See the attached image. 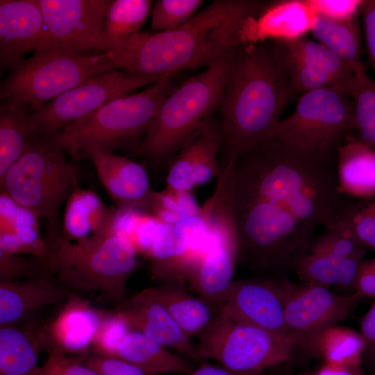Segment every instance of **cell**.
<instances>
[{
	"label": "cell",
	"mask_w": 375,
	"mask_h": 375,
	"mask_svg": "<svg viewBox=\"0 0 375 375\" xmlns=\"http://www.w3.org/2000/svg\"><path fill=\"white\" fill-rule=\"evenodd\" d=\"M260 374L241 373L222 365H213L208 362H202L197 367H194L188 375H264Z\"/></svg>",
	"instance_id": "f907efd6"
},
{
	"label": "cell",
	"mask_w": 375,
	"mask_h": 375,
	"mask_svg": "<svg viewBox=\"0 0 375 375\" xmlns=\"http://www.w3.org/2000/svg\"><path fill=\"white\" fill-rule=\"evenodd\" d=\"M275 42L287 67L293 94L328 88L352 94L355 68L326 46L306 35Z\"/></svg>",
	"instance_id": "9a60e30c"
},
{
	"label": "cell",
	"mask_w": 375,
	"mask_h": 375,
	"mask_svg": "<svg viewBox=\"0 0 375 375\" xmlns=\"http://www.w3.org/2000/svg\"><path fill=\"white\" fill-rule=\"evenodd\" d=\"M300 375H307V374H300Z\"/></svg>",
	"instance_id": "f5cc1de1"
},
{
	"label": "cell",
	"mask_w": 375,
	"mask_h": 375,
	"mask_svg": "<svg viewBox=\"0 0 375 375\" xmlns=\"http://www.w3.org/2000/svg\"><path fill=\"white\" fill-rule=\"evenodd\" d=\"M293 92L274 40L242 43L229 56L219 114V172L244 151L274 138Z\"/></svg>",
	"instance_id": "7a4b0ae2"
},
{
	"label": "cell",
	"mask_w": 375,
	"mask_h": 375,
	"mask_svg": "<svg viewBox=\"0 0 375 375\" xmlns=\"http://www.w3.org/2000/svg\"><path fill=\"white\" fill-rule=\"evenodd\" d=\"M54 48L38 0L0 1V66L12 70L29 51Z\"/></svg>",
	"instance_id": "ac0fdd59"
},
{
	"label": "cell",
	"mask_w": 375,
	"mask_h": 375,
	"mask_svg": "<svg viewBox=\"0 0 375 375\" xmlns=\"http://www.w3.org/2000/svg\"><path fill=\"white\" fill-rule=\"evenodd\" d=\"M46 351L44 324L36 321L0 326V375H35Z\"/></svg>",
	"instance_id": "4316f807"
},
{
	"label": "cell",
	"mask_w": 375,
	"mask_h": 375,
	"mask_svg": "<svg viewBox=\"0 0 375 375\" xmlns=\"http://www.w3.org/2000/svg\"><path fill=\"white\" fill-rule=\"evenodd\" d=\"M117 212L95 192L78 188L66 201L61 235L76 242L103 237L113 232Z\"/></svg>",
	"instance_id": "cb8c5ba5"
},
{
	"label": "cell",
	"mask_w": 375,
	"mask_h": 375,
	"mask_svg": "<svg viewBox=\"0 0 375 375\" xmlns=\"http://www.w3.org/2000/svg\"><path fill=\"white\" fill-rule=\"evenodd\" d=\"M152 275L162 280L188 281L202 258L178 232L174 224L159 220L146 256Z\"/></svg>",
	"instance_id": "d4e9b609"
},
{
	"label": "cell",
	"mask_w": 375,
	"mask_h": 375,
	"mask_svg": "<svg viewBox=\"0 0 375 375\" xmlns=\"http://www.w3.org/2000/svg\"><path fill=\"white\" fill-rule=\"evenodd\" d=\"M365 346L360 333L335 325L322 331L308 351L320 356L325 362L357 367H362Z\"/></svg>",
	"instance_id": "e575fe53"
},
{
	"label": "cell",
	"mask_w": 375,
	"mask_h": 375,
	"mask_svg": "<svg viewBox=\"0 0 375 375\" xmlns=\"http://www.w3.org/2000/svg\"><path fill=\"white\" fill-rule=\"evenodd\" d=\"M57 315L44 324L46 351L54 349L75 355L90 352L95 335L111 310L92 306L70 291Z\"/></svg>",
	"instance_id": "ffe728a7"
},
{
	"label": "cell",
	"mask_w": 375,
	"mask_h": 375,
	"mask_svg": "<svg viewBox=\"0 0 375 375\" xmlns=\"http://www.w3.org/2000/svg\"><path fill=\"white\" fill-rule=\"evenodd\" d=\"M351 96L355 103L356 137L375 149V81L367 75L363 64L356 68Z\"/></svg>",
	"instance_id": "d590c367"
},
{
	"label": "cell",
	"mask_w": 375,
	"mask_h": 375,
	"mask_svg": "<svg viewBox=\"0 0 375 375\" xmlns=\"http://www.w3.org/2000/svg\"><path fill=\"white\" fill-rule=\"evenodd\" d=\"M206 219L210 245L188 281L201 298L217 309L218 302L233 281L238 265L237 233L233 210L228 203L212 206Z\"/></svg>",
	"instance_id": "4fadbf2b"
},
{
	"label": "cell",
	"mask_w": 375,
	"mask_h": 375,
	"mask_svg": "<svg viewBox=\"0 0 375 375\" xmlns=\"http://www.w3.org/2000/svg\"><path fill=\"white\" fill-rule=\"evenodd\" d=\"M353 292L361 297H367L375 299V256L360 262Z\"/></svg>",
	"instance_id": "681fc988"
},
{
	"label": "cell",
	"mask_w": 375,
	"mask_h": 375,
	"mask_svg": "<svg viewBox=\"0 0 375 375\" xmlns=\"http://www.w3.org/2000/svg\"><path fill=\"white\" fill-rule=\"evenodd\" d=\"M316 15L307 0L265 3L258 15L244 22L240 33L242 44L298 38L310 31Z\"/></svg>",
	"instance_id": "7402d4cb"
},
{
	"label": "cell",
	"mask_w": 375,
	"mask_h": 375,
	"mask_svg": "<svg viewBox=\"0 0 375 375\" xmlns=\"http://www.w3.org/2000/svg\"><path fill=\"white\" fill-rule=\"evenodd\" d=\"M131 330L126 319L119 312L111 310L101 324L90 351L116 356L119 344Z\"/></svg>",
	"instance_id": "7bdbcfd3"
},
{
	"label": "cell",
	"mask_w": 375,
	"mask_h": 375,
	"mask_svg": "<svg viewBox=\"0 0 375 375\" xmlns=\"http://www.w3.org/2000/svg\"><path fill=\"white\" fill-rule=\"evenodd\" d=\"M202 359L246 374H260L289 361L296 345L290 338L240 322L218 311L198 336Z\"/></svg>",
	"instance_id": "9c48e42d"
},
{
	"label": "cell",
	"mask_w": 375,
	"mask_h": 375,
	"mask_svg": "<svg viewBox=\"0 0 375 375\" xmlns=\"http://www.w3.org/2000/svg\"><path fill=\"white\" fill-rule=\"evenodd\" d=\"M264 375H267V374H266L265 373Z\"/></svg>",
	"instance_id": "db71d44e"
},
{
	"label": "cell",
	"mask_w": 375,
	"mask_h": 375,
	"mask_svg": "<svg viewBox=\"0 0 375 375\" xmlns=\"http://www.w3.org/2000/svg\"><path fill=\"white\" fill-rule=\"evenodd\" d=\"M116 356L138 366L151 375H188L194 368L190 359L133 329L119 344Z\"/></svg>",
	"instance_id": "f546056e"
},
{
	"label": "cell",
	"mask_w": 375,
	"mask_h": 375,
	"mask_svg": "<svg viewBox=\"0 0 375 375\" xmlns=\"http://www.w3.org/2000/svg\"><path fill=\"white\" fill-rule=\"evenodd\" d=\"M92 161L103 188L119 210L140 209L155 216L159 192L153 190L140 163L124 156L90 149L80 159Z\"/></svg>",
	"instance_id": "e0dca14e"
},
{
	"label": "cell",
	"mask_w": 375,
	"mask_h": 375,
	"mask_svg": "<svg viewBox=\"0 0 375 375\" xmlns=\"http://www.w3.org/2000/svg\"><path fill=\"white\" fill-rule=\"evenodd\" d=\"M31 110L28 104L17 101L0 103V179L26 149L30 139L27 122Z\"/></svg>",
	"instance_id": "d6a6232c"
},
{
	"label": "cell",
	"mask_w": 375,
	"mask_h": 375,
	"mask_svg": "<svg viewBox=\"0 0 375 375\" xmlns=\"http://www.w3.org/2000/svg\"><path fill=\"white\" fill-rule=\"evenodd\" d=\"M360 11L367 53L375 72V0L364 1Z\"/></svg>",
	"instance_id": "c3c4849f"
},
{
	"label": "cell",
	"mask_w": 375,
	"mask_h": 375,
	"mask_svg": "<svg viewBox=\"0 0 375 375\" xmlns=\"http://www.w3.org/2000/svg\"><path fill=\"white\" fill-rule=\"evenodd\" d=\"M367 250L356 238L348 224L342 220L333 228H326L320 236L313 238L308 252L362 260Z\"/></svg>",
	"instance_id": "74e56055"
},
{
	"label": "cell",
	"mask_w": 375,
	"mask_h": 375,
	"mask_svg": "<svg viewBox=\"0 0 375 375\" xmlns=\"http://www.w3.org/2000/svg\"><path fill=\"white\" fill-rule=\"evenodd\" d=\"M203 4V0H157L151 12V28L156 32L175 29L196 15Z\"/></svg>",
	"instance_id": "ab89813d"
},
{
	"label": "cell",
	"mask_w": 375,
	"mask_h": 375,
	"mask_svg": "<svg viewBox=\"0 0 375 375\" xmlns=\"http://www.w3.org/2000/svg\"><path fill=\"white\" fill-rule=\"evenodd\" d=\"M163 79V78H162ZM162 79L112 69L72 88L31 114L30 138L50 137L119 97Z\"/></svg>",
	"instance_id": "8fae6325"
},
{
	"label": "cell",
	"mask_w": 375,
	"mask_h": 375,
	"mask_svg": "<svg viewBox=\"0 0 375 375\" xmlns=\"http://www.w3.org/2000/svg\"><path fill=\"white\" fill-rule=\"evenodd\" d=\"M280 283L288 333L296 345L307 351L322 331L344 319L361 298L356 292L338 294L323 286L297 284L286 275Z\"/></svg>",
	"instance_id": "7c38bea8"
},
{
	"label": "cell",
	"mask_w": 375,
	"mask_h": 375,
	"mask_svg": "<svg viewBox=\"0 0 375 375\" xmlns=\"http://www.w3.org/2000/svg\"><path fill=\"white\" fill-rule=\"evenodd\" d=\"M115 310L126 319L133 330L190 360H201L198 344L192 340L146 288L118 305Z\"/></svg>",
	"instance_id": "44dd1931"
},
{
	"label": "cell",
	"mask_w": 375,
	"mask_h": 375,
	"mask_svg": "<svg viewBox=\"0 0 375 375\" xmlns=\"http://www.w3.org/2000/svg\"><path fill=\"white\" fill-rule=\"evenodd\" d=\"M49 263L59 283L69 291L98 292L119 305L126 284L140 265L138 253L126 238L111 233L76 242L62 235L48 243Z\"/></svg>",
	"instance_id": "8992f818"
},
{
	"label": "cell",
	"mask_w": 375,
	"mask_h": 375,
	"mask_svg": "<svg viewBox=\"0 0 375 375\" xmlns=\"http://www.w3.org/2000/svg\"><path fill=\"white\" fill-rule=\"evenodd\" d=\"M310 31L317 42L349 62L355 69L363 64L360 28L356 18L341 21L317 14Z\"/></svg>",
	"instance_id": "836d02e7"
},
{
	"label": "cell",
	"mask_w": 375,
	"mask_h": 375,
	"mask_svg": "<svg viewBox=\"0 0 375 375\" xmlns=\"http://www.w3.org/2000/svg\"><path fill=\"white\" fill-rule=\"evenodd\" d=\"M69 292L52 280L0 281V326L31 321L43 307L62 305Z\"/></svg>",
	"instance_id": "603a6c76"
},
{
	"label": "cell",
	"mask_w": 375,
	"mask_h": 375,
	"mask_svg": "<svg viewBox=\"0 0 375 375\" xmlns=\"http://www.w3.org/2000/svg\"><path fill=\"white\" fill-rule=\"evenodd\" d=\"M176 88L171 77H166L140 92L113 99L46 138L75 160L90 149L106 153L126 150L134 156L162 103Z\"/></svg>",
	"instance_id": "5b68a950"
},
{
	"label": "cell",
	"mask_w": 375,
	"mask_h": 375,
	"mask_svg": "<svg viewBox=\"0 0 375 375\" xmlns=\"http://www.w3.org/2000/svg\"><path fill=\"white\" fill-rule=\"evenodd\" d=\"M43 279L56 281L49 261L38 256H24L0 250V281Z\"/></svg>",
	"instance_id": "f35d334b"
},
{
	"label": "cell",
	"mask_w": 375,
	"mask_h": 375,
	"mask_svg": "<svg viewBox=\"0 0 375 375\" xmlns=\"http://www.w3.org/2000/svg\"><path fill=\"white\" fill-rule=\"evenodd\" d=\"M39 218L5 192L0 194V250L48 261L49 247L42 237Z\"/></svg>",
	"instance_id": "484cf974"
},
{
	"label": "cell",
	"mask_w": 375,
	"mask_h": 375,
	"mask_svg": "<svg viewBox=\"0 0 375 375\" xmlns=\"http://www.w3.org/2000/svg\"><path fill=\"white\" fill-rule=\"evenodd\" d=\"M83 362L94 369L98 375H151L116 356L90 351L86 354Z\"/></svg>",
	"instance_id": "f6af8a7d"
},
{
	"label": "cell",
	"mask_w": 375,
	"mask_h": 375,
	"mask_svg": "<svg viewBox=\"0 0 375 375\" xmlns=\"http://www.w3.org/2000/svg\"><path fill=\"white\" fill-rule=\"evenodd\" d=\"M153 4L151 0H112L104 22L103 51H112L140 32Z\"/></svg>",
	"instance_id": "1f68e13d"
},
{
	"label": "cell",
	"mask_w": 375,
	"mask_h": 375,
	"mask_svg": "<svg viewBox=\"0 0 375 375\" xmlns=\"http://www.w3.org/2000/svg\"><path fill=\"white\" fill-rule=\"evenodd\" d=\"M1 192L47 223V243L62 233L60 210L78 188L75 165L44 137L30 138L24 151L0 179Z\"/></svg>",
	"instance_id": "52a82bcc"
},
{
	"label": "cell",
	"mask_w": 375,
	"mask_h": 375,
	"mask_svg": "<svg viewBox=\"0 0 375 375\" xmlns=\"http://www.w3.org/2000/svg\"><path fill=\"white\" fill-rule=\"evenodd\" d=\"M45 363L35 375H98L83 360L86 354L67 356L58 350H50Z\"/></svg>",
	"instance_id": "ee69618b"
},
{
	"label": "cell",
	"mask_w": 375,
	"mask_h": 375,
	"mask_svg": "<svg viewBox=\"0 0 375 375\" xmlns=\"http://www.w3.org/2000/svg\"><path fill=\"white\" fill-rule=\"evenodd\" d=\"M54 48L79 55L103 51L102 33L112 0H38Z\"/></svg>",
	"instance_id": "5bb4252c"
},
{
	"label": "cell",
	"mask_w": 375,
	"mask_h": 375,
	"mask_svg": "<svg viewBox=\"0 0 375 375\" xmlns=\"http://www.w3.org/2000/svg\"><path fill=\"white\" fill-rule=\"evenodd\" d=\"M362 260L308 252L299 259L293 272L302 283L327 288L335 285L353 290L359 266Z\"/></svg>",
	"instance_id": "4dcf8cb0"
},
{
	"label": "cell",
	"mask_w": 375,
	"mask_h": 375,
	"mask_svg": "<svg viewBox=\"0 0 375 375\" xmlns=\"http://www.w3.org/2000/svg\"><path fill=\"white\" fill-rule=\"evenodd\" d=\"M316 14L347 21L356 18L364 1L360 0H307Z\"/></svg>",
	"instance_id": "bcb514c9"
},
{
	"label": "cell",
	"mask_w": 375,
	"mask_h": 375,
	"mask_svg": "<svg viewBox=\"0 0 375 375\" xmlns=\"http://www.w3.org/2000/svg\"><path fill=\"white\" fill-rule=\"evenodd\" d=\"M191 192L167 189L159 192V203L155 216L161 222L176 224L201 213Z\"/></svg>",
	"instance_id": "60d3db41"
},
{
	"label": "cell",
	"mask_w": 375,
	"mask_h": 375,
	"mask_svg": "<svg viewBox=\"0 0 375 375\" xmlns=\"http://www.w3.org/2000/svg\"><path fill=\"white\" fill-rule=\"evenodd\" d=\"M342 220L348 224L362 244L375 251V198L351 201Z\"/></svg>",
	"instance_id": "b9f144b4"
},
{
	"label": "cell",
	"mask_w": 375,
	"mask_h": 375,
	"mask_svg": "<svg viewBox=\"0 0 375 375\" xmlns=\"http://www.w3.org/2000/svg\"><path fill=\"white\" fill-rule=\"evenodd\" d=\"M217 309L240 322L290 338L280 281L252 278L233 281Z\"/></svg>",
	"instance_id": "2e32d148"
},
{
	"label": "cell",
	"mask_w": 375,
	"mask_h": 375,
	"mask_svg": "<svg viewBox=\"0 0 375 375\" xmlns=\"http://www.w3.org/2000/svg\"><path fill=\"white\" fill-rule=\"evenodd\" d=\"M336 147L337 180L347 197L375 198V149L349 133Z\"/></svg>",
	"instance_id": "83f0119b"
},
{
	"label": "cell",
	"mask_w": 375,
	"mask_h": 375,
	"mask_svg": "<svg viewBox=\"0 0 375 375\" xmlns=\"http://www.w3.org/2000/svg\"><path fill=\"white\" fill-rule=\"evenodd\" d=\"M150 295L158 301L191 338L199 336L210 324L218 310L200 297L188 292L184 283L165 281L158 286L147 288Z\"/></svg>",
	"instance_id": "f1b7e54d"
},
{
	"label": "cell",
	"mask_w": 375,
	"mask_h": 375,
	"mask_svg": "<svg viewBox=\"0 0 375 375\" xmlns=\"http://www.w3.org/2000/svg\"><path fill=\"white\" fill-rule=\"evenodd\" d=\"M158 222L156 216L143 210L118 209L112 233L128 239L138 254L147 256Z\"/></svg>",
	"instance_id": "8d00e7d4"
},
{
	"label": "cell",
	"mask_w": 375,
	"mask_h": 375,
	"mask_svg": "<svg viewBox=\"0 0 375 375\" xmlns=\"http://www.w3.org/2000/svg\"><path fill=\"white\" fill-rule=\"evenodd\" d=\"M356 129L355 103L350 94L315 89L303 93L292 115L278 123L274 138L301 148L331 150Z\"/></svg>",
	"instance_id": "30bf717a"
},
{
	"label": "cell",
	"mask_w": 375,
	"mask_h": 375,
	"mask_svg": "<svg viewBox=\"0 0 375 375\" xmlns=\"http://www.w3.org/2000/svg\"><path fill=\"white\" fill-rule=\"evenodd\" d=\"M230 53L176 86L165 98L134 156L158 167L168 165L215 116L224 91Z\"/></svg>",
	"instance_id": "277c9868"
},
{
	"label": "cell",
	"mask_w": 375,
	"mask_h": 375,
	"mask_svg": "<svg viewBox=\"0 0 375 375\" xmlns=\"http://www.w3.org/2000/svg\"><path fill=\"white\" fill-rule=\"evenodd\" d=\"M264 5L255 0H215L175 29L139 32L108 52L110 60L117 69L160 79L182 69L208 67L242 44L244 22Z\"/></svg>",
	"instance_id": "3957f363"
},
{
	"label": "cell",
	"mask_w": 375,
	"mask_h": 375,
	"mask_svg": "<svg viewBox=\"0 0 375 375\" xmlns=\"http://www.w3.org/2000/svg\"><path fill=\"white\" fill-rule=\"evenodd\" d=\"M219 144V119L213 116L168 163L166 189L191 192L217 178Z\"/></svg>",
	"instance_id": "d6986e66"
},
{
	"label": "cell",
	"mask_w": 375,
	"mask_h": 375,
	"mask_svg": "<svg viewBox=\"0 0 375 375\" xmlns=\"http://www.w3.org/2000/svg\"><path fill=\"white\" fill-rule=\"evenodd\" d=\"M336 148L298 147L275 138L242 153L233 166L238 265L286 275L309 250L315 231L345 217Z\"/></svg>",
	"instance_id": "6da1fadb"
},
{
	"label": "cell",
	"mask_w": 375,
	"mask_h": 375,
	"mask_svg": "<svg viewBox=\"0 0 375 375\" xmlns=\"http://www.w3.org/2000/svg\"><path fill=\"white\" fill-rule=\"evenodd\" d=\"M360 333L365 342L362 362L369 375H375V301L360 322Z\"/></svg>",
	"instance_id": "7dc6e473"
},
{
	"label": "cell",
	"mask_w": 375,
	"mask_h": 375,
	"mask_svg": "<svg viewBox=\"0 0 375 375\" xmlns=\"http://www.w3.org/2000/svg\"><path fill=\"white\" fill-rule=\"evenodd\" d=\"M110 58L108 52L79 55L57 48L35 51L1 81L0 99L38 110L66 91L117 69Z\"/></svg>",
	"instance_id": "ba28073f"
},
{
	"label": "cell",
	"mask_w": 375,
	"mask_h": 375,
	"mask_svg": "<svg viewBox=\"0 0 375 375\" xmlns=\"http://www.w3.org/2000/svg\"><path fill=\"white\" fill-rule=\"evenodd\" d=\"M307 375H365L362 367H351L325 362L312 374Z\"/></svg>",
	"instance_id": "816d5d0a"
}]
</instances>
